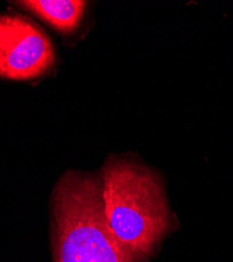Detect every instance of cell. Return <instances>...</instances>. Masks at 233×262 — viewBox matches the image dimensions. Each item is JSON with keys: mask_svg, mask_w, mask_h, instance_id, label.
<instances>
[{"mask_svg": "<svg viewBox=\"0 0 233 262\" xmlns=\"http://www.w3.org/2000/svg\"><path fill=\"white\" fill-rule=\"evenodd\" d=\"M52 205L56 262H141L109 225L101 177L67 172L54 189Z\"/></svg>", "mask_w": 233, "mask_h": 262, "instance_id": "6da1fadb", "label": "cell"}, {"mask_svg": "<svg viewBox=\"0 0 233 262\" xmlns=\"http://www.w3.org/2000/svg\"><path fill=\"white\" fill-rule=\"evenodd\" d=\"M101 181L105 216L119 242L141 259L152 255L171 226L159 178L140 164L114 159Z\"/></svg>", "mask_w": 233, "mask_h": 262, "instance_id": "7a4b0ae2", "label": "cell"}, {"mask_svg": "<svg viewBox=\"0 0 233 262\" xmlns=\"http://www.w3.org/2000/svg\"><path fill=\"white\" fill-rule=\"evenodd\" d=\"M55 63L51 40L20 15L0 16V77L26 81L47 74Z\"/></svg>", "mask_w": 233, "mask_h": 262, "instance_id": "3957f363", "label": "cell"}, {"mask_svg": "<svg viewBox=\"0 0 233 262\" xmlns=\"http://www.w3.org/2000/svg\"><path fill=\"white\" fill-rule=\"evenodd\" d=\"M17 4L36 14L63 34L75 31L87 6L86 2L80 0H31Z\"/></svg>", "mask_w": 233, "mask_h": 262, "instance_id": "277c9868", "label": "cell"}]
</instances>
